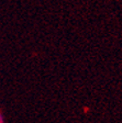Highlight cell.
<instances>
[{
  "label": "cell",
  "instance_id": "obj_1",
  "mask_svg": "<svg viewBox=\"0 0 122 123\" xmlns=\"http://www.w3.org/2000/svg\"><path fill=\"white\" fill-rule=\"evenodd\" d=\"M0 123H3V118H2V114L0 113Z\"/></svg>",
  "mask_w": 122,
  "mask_h": 123
}]
</instances>
